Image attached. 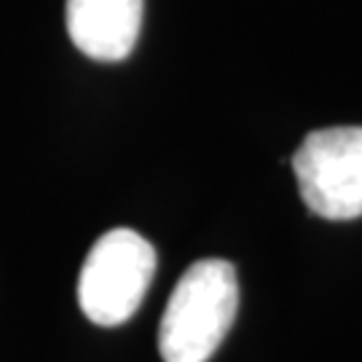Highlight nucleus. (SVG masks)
<instances>
[{
    "label": "nucleus",
    "mask_w": 362,
    "mask_h": 362,
    "mask_svg": "<svg viewBox=\"0 0 362 362\" xmlns=\"http://www.w3.org/2000/svg\"><path fill=\"white\" fill-rule=\"evenodd\" d=\"M239 309V279L228 260L204 258L180 276L158 325L164 362H207Z\"/></svg>",
    "instance_id": "f257e3e1"
},
{
    "label": "nucleus",
    "mask_w": 362,
    "mask_h": 362,
    "mask_svg": "<svg viewBox=\"0 0 362 362\" xmlns=\"http://www.w3.org/2000/svg\"><path fill=\"white\" fill-rule=\"evenodd\" d=\"M156 274L153 245L132 228L103 233L78 276L81 311L100 327H118L140 309Z\"/></svg>",
    "instance_id": "f03ea898"
},
{
    "label": "nucleus",
    "mask_w": 362,
    "mask_h": 362,
    "mask_svg": "<svg viewBox=\"0 0 362 362\" xmlns=\"http://www.w3.org/2000/svg\"><path fill=\"white\" fill-rule=\"evenodd\" d=\"M303 204L325 220L362 218V127H327L306 134L293 153Z\"/></svg>",
    "instance_id": "7ed1b4c3"
},
{
    "label": "nucleus",
    "mask_w": 362,
    "mask_h": 362,
    "mask_svg": "<svg viewBox=\"0 0 362 362\" xmlns=\"http://www.w3.org/2000/svg\"><path fill=\"white\" fill-rule=\"evenodd\" d=\"M145 0H67V35L97 62L127 59L140 38Z\"/></svg>",
    "instance_id": "20e7f679"
}]
</instances>
